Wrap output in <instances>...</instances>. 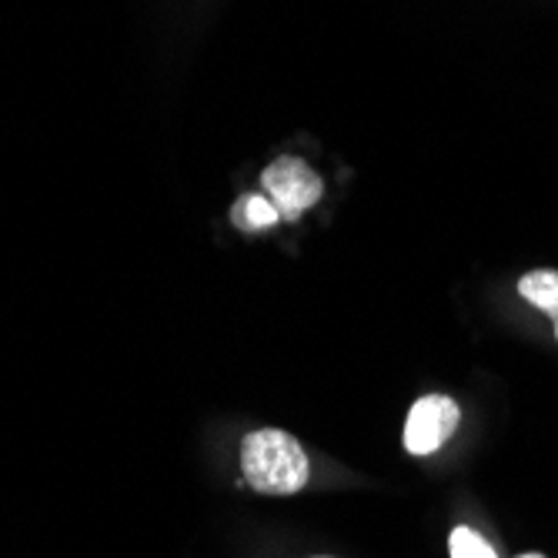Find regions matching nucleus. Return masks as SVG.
<instances>
[{
	"label": "nucleus",
	"mask_w": 558,
	"mask_h": 558,
	"mask_svg": "<svg viewBox=\"0 0 558 558\" xmlns=\"http://www.w3.org/2000/svg\"><path fill=\"white\" fill-rule=\"evenodd\" d=\"M315 558H328V555H315Z\"/></svg>",
	"instance_id": "8"
},
{
	"label": "nucleus",
	"mask_w": 558,
	"mask_h": 558,
	"mask_svg": "<svg viewBox=\"0 0 558 558\" xmlns=\"http://www.w3.org/2000/svg\"><path fill=\"white\" fill-rule=\"evenodd\" d=\"M522 558H542V555H522Z\"/></svg>",
	"instance_id": "7"
},
{
	"label": "nucleus",
	"mask_w": 558,
	"mask_h": 558,
	"mask_svg": "<svg viewBox=\"0 0 558 558\" xmlns=\"http://www.w3.org/2000/svg\"><path fill=\"white\" fill-rule=\"evenodd\" d=\"M459 404L448 395H425L412 404L409 422H404V448L412 454H432L438 451L459 428Z\"/></svg>",
	"instance_id": "3"
},
{
	"label": "nucleus",
	"mask_w": 558,
	"mask_h": 558,
	"mask_svg": "<svg viewBox=\"0 0 558 558\" xmlns=\"http://www.w3.org/2000/svg\"><path fill=\"white\" fill-rule=\"evenodd\" d=\"M448 551H451V558H498L495 548H492L478 532H472V529H465V525L451 532Z\"/></svg>",
	"instance_id": "6"
},
{
	"label": "nucleus",
	"mask_w": 558,
	"mask_h": 558,
	"mask_svg": "<svg viewBox=\"0 0 558 558\" xmlns=\"http://www.w3.org/2000/svg\"><path fill=\"white\" fill-rule=\"evenodd\" d=\"M234 225H244L247 231H258V228H271L275 221H281L278 208L271 205V197H262V194H247L241 205L231 211Z\"/></svg>",
	"instance_id": "5"
},
{
	"label": "nucleus",
	"mask_w": 558,
	"mask_h": 558,
	"mask_svg": "<svg viewBox=\"0 0 558 558\" xmlns=\"http://www.w3.org/2000/svg\"><path fill=\"white\" fill-rule=\"evenodd\" d=\"M262 184L271 197V205L278 208L281 221H298L312 205H318L325 191L315 168L294 155L271 161L262 174Z\"/></svg>",
	"instance_id": "2"
},
{
	"label": "nucleus",
	"mask_w": 558,
	"mask_h": 558,
	"mask_svg": "<svg viewBox=\"0 0 558 558\" xmlns=\"http://www.w3.org/2000/svg\"><path fill=\"white\" fill-rule=\"evenodd\" d=\"M519 294L532 304V308L545 312L555 325V338H558V271L551 268H538L522 275L519 281Z\"/></svg>",
	"instance_id": "4"
},
{
	"label": "nucleus",
	"mask_w": 558,
	"mask_h": 558,
	"mask_svg": "<svg viewBox=\"0 0 558 558\" xmlns=\"http://www.w3.org/2000/svg\"><path fill=\"white\" fill-rule=\"evenodd\" d=\"M244 485L262 495H298L308 485L312 465L301 441L281 428H258L241 441Z\"/></svg>",
	"instance_id": "1"
}]
</instances>
